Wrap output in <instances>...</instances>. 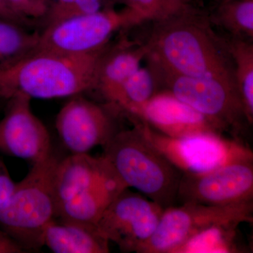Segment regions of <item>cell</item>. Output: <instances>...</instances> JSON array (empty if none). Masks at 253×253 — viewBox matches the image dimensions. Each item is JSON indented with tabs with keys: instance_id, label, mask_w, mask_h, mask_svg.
Listing matches in <instances>:
<instances>
[{
	"instance_id": "1",
	"label": "cell",
	"mask_w": 253,
	"mask_h": 253,
	"mask_svg": "<svg viewBox=\"0 0 253 253\" xmlns=\"http://www.w3.org/2000/svg\"><path fill=\"white\" fill-rule=\"evenodd\" d=\"M210 23L194 6L155 23L145 44L148 63L166 72L217 78L237 86L228 42L215 34Z\"/></svg>"
},
{
	"instance_id": "2",
	"label": "cell",
	"mask_w": 253,
	"mask_h": 253,
	"mask_svg": "<svg viewBox=\"0 0 253 253\" xmlns=\"http://www.w3.org/2000/svg\"><path fill=\"white\" fill-rule=\"evenodd\" d=\"M109 44L84 54L37 49L17 62L0 68V99L18 94L49 99L94 89L100 61Z\"/></svg>"
},
{
	"instance_id": "3",
	"label": "cell",
	"mask_w": 253,
	"mask_h": 253,
	"mask_svg": "<svg viewBox=\"0 0 253 253\" xmlns=\"http://www.w3.org/2000/svg\"><path fill=\"white\" fill-rule=\"evenodd\" d=\"M120 130L101 156L118 181L138 190L163 209L174 206L183 173L145 135L139 123Z\"/></svg>"
},
{
	"instance_id": "4",
	"label": "cell",
	"mask_w": 253,
	"mask_h": 253,
	"mask_svg": "<svg viewBox=\"0 0 253 253\" xmlns=\"http://www.w3.org/2000/svg\"><path fill=\"white\" fill-rule=\"evenodd\" d=\"M59 161L51 154L44 161L33 164L0 209V229L25 252L41 251L44 246L45 228L56 219L57 208L53 181Z\"/></svg>"
},
{
	"instance_id": "5",
	"label": "cell",
	"mask_w": 253,
	"mask_h": 253,
	"mask_svg": "<svg viewBox=\"0 0 253 253\" xmlns=\"http://www.w3.org/2000/svg\"><path fill=\"white\" fill-rule=\"evenodd\" d=\"M161 90L170 93L197 111L232 139L245 140L249 123L237 86L217 78H197L166 72L151 66ZM248 145V144H247Z\"/></svg>"
},
{
	"instance_id": "6",
	"label": "cell",
	"mask_w": 253,
	"mask_h": 253,
	"mask_svg": "<svg viewBox=\"0 0 253 253\" xmlns=\"http://www.w3.org/2000/svg\"><path fill=\"white\" fill-rule=\"evenodd\" d=\"M253 201L210 206L186 203L163 211L156 230L138 253H174L195 234L213 226L253 223Z\"/></svg>"
},
{
	"instance_id": "7",
	"label": "cell",
	"mask_w": 253,
	"mask_h": 253,
	"mask_svg": "<svg viewBox=\"0 0 253 253\" xmlns=\"http://www.w3.org/2000/svg\"><path fill=\"white\" fill-rule=\"evenodd\" d=\"M145 20L134 10L106 7L91 14L63 20L44 28L38 49L63 54H84L109 44L119 30L138 26Z\"/></svg>"
},
{
	"instance_id": "8",
	"label": "cell",
	"mask_w": 253,
	"mask_h": 253,
	"mask_svg": "<svg viewBox=\"0 0 253 253\" xmlns=\"http://www.w3.org/2000/svg\"><path fill=\"white\" fill-rule=\"evenodd\" d=\"M146 137L183 174H202L229 163L253 161L249 145L218 134L172 137L136 121Z\"/></svg>"
},
{
	"instance_id": "9",
	"label": "cell",
	"mask_w": 253,
	"mask_h": 253,
	"mask_svg": "<svg viewBox=\"0 0 253 253\" xmlns=\"http://www.w3.org/2000/svg\"><path fill=\"white\" fill-rule=\"evenodd\" d=\"M164 210L126 188L106 208L96 228L121 252L138 253L154 234Z\"/></svg>"
},
{
	"instance_id": "10",
	"label": "cell",
	"mask_w": 253,
	"mask_h": 253,
	"mask_svg": "<svg viewBox=\"0 0 253 253\" xmlns=\"http://www.w3.org/2000/svg\"><path fill=\"white\" fill-rule=\"evenodd\" d=\"M122 113L112 105L99 104L80 94L73 96L56 118V129L63 144L72 154H87L104 146L121 129Z\"/></svg>"
},
{
	"instance_id": "11",
	"label": "cell",
	"mask_w": 253,
	"mask_h": 253,
	"mask_svg": "<svg viewBox=\"0 0 253 253\" xmlns=\"http://www.w3.org/2000/svg\"><path fill=\"white\" fill-rule=\"evenodd\" d=\"M177 201L210 206L253 201V161L229 163L202 174H183Z\"/></svg>"
},
{
	"instance_id": "12",
	"label": "cell",
	"mask_w": 253,
	"mask_h": 253,
	"mask_svg": "<svg viewBox=\"0 0 253 253\" xmlns=\"http://www.w3.org/2000/svg\"><path fill=\"white\" fill-rule=\"evenodd\" d=\"M7 101L0 121V152L32 164L49 158L52 154L49 131L32 111L31 98L18 94Z\"/></svg>"
},
{
	"instance_id": "13",
	"label": "cell",
	"mask_w": 253,
	"mask_h": 253,
	"mask_svg": "<svg viewBox=\"0 0 253 253\" xmlns=\"http://www.w3.org/2000/svg\"><path fill=\"white\" fill-rule=\"evenodd\" d=\"M124 116L172 137L209 134L223 135L224 133L208 118L166 90L160 91L147 102L129 110Z\"/></svg>"
},
{
	"instance_id": "14",
	"label": "cell",
	"mask_w": 253,
	"mask_h": 253,
	"mask_svg": "<svg viewBox=\"0 0 253 253\" xmlns=\"http://www.w3.org/2000/svg\"><path fill=\"white\" fill-rule=\"evenodd\" d=\"M146 54V44L127 41L106 49L100 61L94 87L106 104H113L126 81L141 67Z\"/></svg>"
},
{
	"instance_id": "15",
	"label": "cell",
	"mask_w": 253,
	"mask_h": 253,
	"mask_svg": "<svg viewBox=\"0 0 253 253\" xmlns=\"http://www.w3.org/2000/svg\"><path fill=\"white\" fill-rule=\"evenodd\" d=\"M125 189L108 167L107 172L94 184L60 206L56 218L63 222L96 227L106 208Z\"/></svg>"
},
{
	"instance_id": "16",
	"label": "cell",
	"mask_w": 253,
	"mask_h": 253,
	"mask_svg": "<svg viewBox=\"0 0 253 253\" xmlns=\"http://www.w3.org/2000/svg\"><path fill=\"white\" fill-rule=\"evenodd\" d=\"M107 170L102 158H93L87 154H72L59 160L53 181L57 210L94 184Z\"/></svg>"
},
{
	"instance_id": "17",
	"label": "cell",
	"mask_w": 253,
	"mask_h": 253,
	"mask_svg": "<svg viewBox=\"0 0 253 253\" xmlns=\"http://www.w3.org/2000/svg\"><path fill=\"white\" fill-rule=\"evenodd\" d=\"M44 246L56 253H108L109 241L96 227L53 219L44 232Z\"/></svg>"
},
{
	"instance_id": "18",
	"label": "cell",
	"mask_w": 253,
	"mask_h": 253,
	"mask_svg": "<svg viewBox=\"0 0 253 253\" xmlns=\"http://www.w3.org/2000/svg\"><path fill=\"white\" fill-rule=\"evenodd\" d=\"M239 224L211 226L190 238L174 253H241L247 252Z\"/></svg>"
},
{
	"instance_id": "19",
	"label": "cell",
	"mask_w": 253,
	"mask_h": 253,
	"mask_svg": "<svg viewBox=\"0 0 253 253\" xmlns=\"http://www.w3.org/2000/svg\"><path fill=\"white\" fill-rule=\"evenodd\" d=\"M41 33L29 31L25 26L0 18V68L35 52L39 46Z\"/></svg>"
},
{
	"instance_id": "20",
	"label": "cell",
	"mask_w": 253,
	"mask_h": 253,
	"mask_svg": "<svg viewBox=\"0 0 253 253\" xmlns=\"http://www.w3.org/2000/svg\"><path fill=\"white\" fill-rule=\"evenodd\" d=\"M234 63L236 85L249 123L253 122V45L250 42L234 38L227 41Z\"/></svg>"
},
{
	"instance_id": "21",
	"label": "cell",
	"mask_w": 253,
	"mask_h": 253,
	"mask_svg": "<svg viewBox=\"0 0 253 253\" xmlns=\"http://www.w3.org/2000/svg\"><path fill=\"white\" fill-rule=\"evenodd\" d=\"M161 91L159 83L149 66L139 68L126 81L113 103L124 116L136 106L145 104Z\"/></svg>"
},
{
	"instance_id": "22",
	"label": "cell",
	"mask_w": 253,
	"mask_h": 253,
	"mask_svg": "<svg viewBox=\"0 0 253 253\" xmlns=\"http://www.w3.org/2000/svg\"><path fill=\"white\" fill-rule=\"evenodd\" d=\"M210 20L229 31L234 38L253 39V0L221 1Z\"/></svg>"
},
{
	"instance_id": "23",
	"label": "cell",
	"mask_w": 253,
	"mask_h": 253,
	"mask_svg": "<svg viewBox=\"0 0 253 253\" xmlns=\"http://www.w3.org/2000/svg\"><path fill=\"white\" fill-rule=\"evenodd\" d=\"M119 2L141 15L145 21L154 23L167 20L192 7L190 0H108Z\"/></svg>"
},
{
	"instance_id": "24",
	"label": "cell",
	"mask_w": 253,
	"mask_h": 253,
	"mask_svg": "<svg viewBox=\"0 0 253 253\" xmlns=\"http://www.w3.org/2000/svg\"><path fill=\"white\" fill-rule=\"evenodd\" d=\"M107 2L108 0H50L43 20L44 28L68 18L99 11Z\"/></svg>"
},
{
	"instance_id": "25",
	"label": "cell",
	"mask_w": 253,
	"mask_h": 253,
	"mask_svg": "<svg viewBox=\"0 0 253 253\" xmlns=\"http://www.w3.org/2000/svg\"><path fill=\"white\" fill-rule=\"evenodd\" d=\"M11 12L23 26L35 20H44L49 9L50 0H6Z\"/></svg>"
},
{
	"instance_id": "26",
	"label": "cell",
	"mask_w": 253,
	"mask_h": 253,
	"mask_svg": "<svg viewBox=\"0 0 253 253\" xmlns=\"http://www.w3.org/2000/svg\"><path fill=\"white\" fill-rule=\"evenodd\" d=\"M16 184L11 179L6 165L0 158V209L11 197Z\"/></svg>"
},
{
	"instance_id": "27",
	"label": "cell",
	"mask_w": 253,
	"mask_h": 253,
	"mask_svg": "<svg viewBox=\"0 0 253 253\" xmlns=\"http://www.w3.org/2000/svg\"><path fill=\"white\" fill-rule=\"evenodd\" d=\"M26 253L22 248L11 239L2 229H0V253Z\"/></svg>"
},
{
	"instance_id": "28",
	"label": "cell",
	"mask_w": 253,
	"mask_h": 253,
	"mask_svg": "<svg viewBox=\"0 0 253 253\" xmlns=\"http://www.w3.org/2000/svg\"><path fill=\"white\" fill-rule=\"evenodd\" d=\"M0 18L9 20V21H13V22L23 26L22 23L20 22L17 18H16V16H14V14L11 12L9 6H8L6 0H0ZM25 27H26V26H25Z\"/></svg>"
},
{
	"instance_id": "29",
	"label": "cell",
	"mask_w": 253,
	"mask_h": 253,
	"mask_svg": "<svg viewBox=\"0 0 253 253\" xmlns=\"http://www.w3.org/2000/svg\"><path fill=\"white\" fill-rule=\"evenodd\" d=\"M221 1H236V0H221Z\"/></svg>"
}]
</instances>
